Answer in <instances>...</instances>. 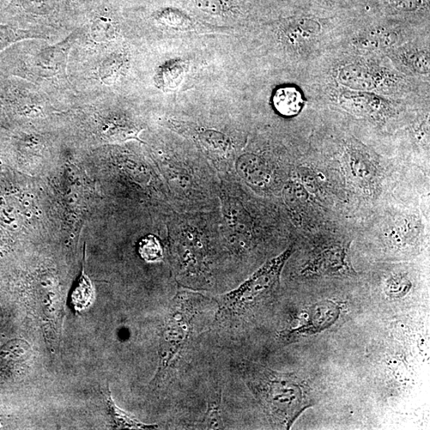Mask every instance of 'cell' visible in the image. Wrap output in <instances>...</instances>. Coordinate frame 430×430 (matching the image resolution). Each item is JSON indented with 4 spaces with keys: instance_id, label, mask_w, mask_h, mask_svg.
<instances>
[{
    "instance_id": "obj_12",
    "label": "cell",
    "mask_w": 430,
    "mask_h": 430,
    "mask_svg": "<svg viewBox=\"0 0 430 430\" xmlns=\"http://www.w3.org/2000/svg\"><path fill=\"white\" fill-rule=\"evenodd\" d=\"M107 405L113 425L117 429H154L157 428V426L147 425V424L133 419L132 417L118 408L114 403L110 391L107 396Z\"/></svg>"
},
{
    "instance_id": "obj_14",
    "label": "cell",
    "mask_w": 430,
    "mask_h": 430,
    "mask_svg": "<svg viewBox=\"0 0 430 430\" xmlns=\"http://www.w3.org/2000/svg\"><path fill=\"white\" fill-rule=\"evenodd\" d=\"M221 396V392L217 393L216 396L208 404V409L203 421V426L205 429H220L222 427L220 415Z\"/></svg>"
},
{
    "instance_id": "obj_4",
    "label": "cell",
    "mask_w": 430,
    "mask_h": 430,
    "mask_svg": "<svg viewBox=\"0 0 430 430\" xmlns=\"http://www.w3.org/2000/svg\"><path fill=\"white\" fill-rule=\"evenodd\" d=\"M208 299L189 289H179L169 305L162 329L160 343V362L154 383L165 385L184 366L195 337L196 325L203 306Z\"/></svg>"
},
{
    "instance_id": "obj_5",
    "label": "cell",
    "mask_w": 430,
    "mask_h": 430,
    "mask_svg": "<svg viewBox=\"0 0 430 430\" xmlns=\"http://www.w3.org/2000/svg\"><path fill=\"white\" fill-rule=\"evenodd\" d=\"M70 38L53 46L42 48L34 52L28 63L29 74L34 80H66V66L72 41Z\"/></svg>"
},
{
    "instance_id": "obj_2",
    "label": "cell",
    "mask_w": 430,
    "mask_h": 430,
    "mask_svg": "<svg viewBox=\"0 0 430 430\" xmlns=\"http://www.w3.org/2000/svg\"><path fill=\"white\" fill-rule=\"evenodd\" d=\"M240 372L272 425L278 428L289 429L303 412L312 407L305 381L293 374L249 361L241 363Z\"/></svg>"
},
{
    "instance_id": "obj_6",
    "label": "cell",
    "mask_w": 430,
    "mask_h": 430,
    "mask_svg": "<svg viewBox=\"0 0 430 430\" xmlns=\"http://www.w3.org/2000/svg\"><path fill=\"white\" fill-rule=\"evenodd\" d=\"M341 308L336 303L324 301L314 305L306 312V319L296 328L282 332L281 336L286 341H294L298 337L310 336L329 329L341 317Z\"/></svg>"
},
{
    "instance_id": "obj_9",
    "label": "cell",
    "mask_w": 430,
    "mask_h": 430,
    "mask_svg": "<svg viewBox=\"0 0 430 430\" xmlns=\"http://www.w3.org/2000/svg\"><path fill=\"white\" fill-rule=\"evenodd\" d=\"M272 102L277 111L286 117L295 116L301 111L303 106L300 91L291 87L278 89Z\"/></svg>"
},
{
    "instance_id": "obj_16",
    "label": "cell",
    "mask_w": 430,
    "mask_h": 430,
    "mask_svg": "<svg viewBox=\"0 0 430 430\" xmlns=\"http://www.w3.org/2000/svg\"><path fill=\"white\" fill-rule=\"evenodd\" d=\"M405 284H410L407 280L402 277H393L392 279L387 283L386 289L387 292L390 294H401L407 293L410 288L401 287V286H405Z\"/></svg>"
},
{
    "instance_id": "obj_3",
    "label": "cell",
    "mask_w": 430,
    "mask_h": 430,
    "mask_svg": "<svg viewBox=\"0 0 430 430\" xmlns=\"http://www.w3.org/2000/svg\"><path fill=\"white\" fill-rule=\"evenodd\" d=\"M293 248L265 263L239 287L216 299L217 310L213 326L220 330L242 328L268 305L280 286L282 272Z\"/></svg>"
},
{
    "instance_id": "obj_15",
    "label": "cell",
    "mask_w": 430,
    "mask_h": 430,
    "mask_svg": "<svg viewBox=\"0 0 430 430\" xmlns=\"http://www.w3.org/2000/svg\"><path fill=\"white\" fill-rule=\"evenodd\" d=\"M198 9L210 15H223L232 8L229 0H196Z\"/></svg>"
},
{
    "instance_id": "obj_17",
    "label": "cell",
    "mask_w": 430,
    "mask_h": 430,
    "mask_svg": "<svg viewBox=\"0 0 430 430\" xmlns=\"http://www.w3.org/2000/svg\"><path fill=\"white\" fill-rule=\"evenodd\" d=\"M393 8L403 11H414L419 8L422 0H389Z\"/></svg>"
},
{
    "instance_id": "obj_11",
    "label": "cell",
    "mask_w": 430,
    "mask_h": 430,
    "mask_svg": "<svg viewBox=\"0 0 430 430\" xmlns=\"http://www.w3.org/2000/svg\"><path fill=\"white\" fill-rule=\"evenodd\" d=\"M94 290L89 277L84 272V263L81 277L71 293V305L75 312H82L92 305Z\"/></svg>"
},
{
    "instance_id": "obj_1",
    "label": "cell",
    "mask_w": 430,
    "mask_h": 430,
    "mask_svg": "<svg viewBox=\"0 0 430 430\" xmlns=\"http://www.w3.org/2000/svg\"><path fill=\"white\" fill-rule=\"evenodd\" d=\"M168 236L177 277L183 282L196 286L208 283L222 247H227L220 221L202 211L172 213Z\"/></svg>"
},
{
    "instance_id": "obj_13",
    "label": "cell",
    "mask_w": 430,
    "mask_h": 430,
    "mask_svg": "<svg viewBox=\"0 0 430 430\" xmlns=\"http://www.w3.org/2000/svg\"><path fill=\"white\" fill-rule=\"evenodd\" d=\"M139 253L148 263L158 262L163 257V249L158 239L149 234L139 242Z\"/></svg>"
},
{
    "instance_id": "obj_8",
    "label": "cell",
    "mask_w": 430,
    "mask_h": 430,
    "mask_svg": "<svg viewBox=\"0 0 430 430\" xmlns=\"http://www.w3.org/2000/svg\"><path fill=\"white\" fill-rule=\"evenodd\" d=\"M235 163L236 172L247 184L258 187L270 184L272 173L262 157L246 153L241 155Z\"/></svg>"
},
{
    "instance_id": "obj_7",
    "label": "cell",
    "mask_w": 430,
    "mask_h": 430,
    "mask_svg": "<svg viewBox=\"0 0 430 430\" xmlns=\"http://www.w3.org/2000/svg\"><path fill=\"white\" fill-rule=\"evenodd\" d=\"M348 246H333L312 258L303 267L302 274L350 275L355 271L348 258Z\"/></svg>"
},
{
    "instance_id": "obj_10",
    "label": "cell",
    "mask_w": 430,
    "mask_h": 430,
    "mask_svg": "<svg viewBox=\"0 0 430 430\" xmlns=\"http://www.w3.org/2000/svg\"><path fill=\"white\" fill-rule=\"evenodd\" d=\"M339 80L343 86L356 90L368 91L375 87L370 72L358 65L345 66L339 74Z\"/></svg>"
}]
</instances>
